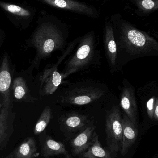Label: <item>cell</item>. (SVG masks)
Here are the masks:
<instances>
[{
  "instance_id": "6da1fadb",
  "label": "cell",
  "mask_w": 158,
  "mask_h": 158,
  "mask_svg": "<svg viewBox=\"0 0 158 158\" xmlns=\"http://www.w3.org/2000/svg\"><path fill=\"white\" fill-rule=\"evenodd\" d=\"M120 47L132 56L143 55L157 52L158 43L153 37L127 23L121 29Z\"/></svg>"
},
{
  "instance_id": "7a4b0ae2",
  "label": "cell",
  "mask_w": 158,
  "mask_h": 158,
  "mask_svg": "<svg viewBox=\"0 0 158 158\" xmlns=\"http://www.w3.org/2000/svg\"><path fill=\"white\" fill-rule=\"evenodd\" d=\"M95 53L94 35L90 32L81 39L75 53L67 62L65 70L61 73L63 80L88 68L93 61Z\"/></svg>"
},
{
  "instance_id": "3957f363",
  "label": "cell",
  "mask_w": 158,
  "mask_h": 158,
  "mask_svg": "<svg viewBox=\"0 0 158 158\" xmlns=\"http://www.w3.org/2000/svg\"><path fill=\"white\" fill-rule=\"evenodd\" d=\"M38 57L44 58L62 48L64 40L61 32L53 25L45 24L34 33L32 40Z\"/></svg>"
},
{
  "instance_id": "277c9868",
  "label": "cell",
  "mask_w": 158,
  "mask_h": 158,
  "mask_svg": "<svg viewBox=\"0 0 158 158\" xmlns=\"http://www.w3.org/2000/svg\"><path fill=\"white\" fill-rule=\"evenodd\" d=\"M122 117L119 107L114 106L106 115V142L110 151L116 154L120 150L122 138Z\"/></svg>"
},
{
  "instance_id": "5b68a950",
  "label": "cell",
  "mask_w": 158,
  "mask_h": 158,
  "mask_svg": "<svg viewBox=\"0 0 158 158\" xmlns=\"http://www.w3.org/2000/svg\"><path fill=\"white\" fill-rule=\"evenodd\" d=\"M105 94L104 90L94 86H80L67 90L60 98L62 104L83 106L93 103Z\"/></svg>"
},
{
  "instance_id": "8992f818",
  "label": "cell",
  "mask_w": 158,
  "mask_h": 158,
  "mask_svg": "<svg viewBox=\"0 0 158 158\" xmlns=\"http://www.w3.org/2000/svg\"><path fill=\"white\" fill-rule=\"evenodd\" d=\"M120 105L125 115L137 125V101L134 89L129 83L124 82L120 97Z\"/></svg>"
},
{
  "instance_id": "52a82bcc",
  "label": "cell",
  "mask_w": 158,
  "mask_h": 158,
  "mask_svg": "<svg viewBox=\"0 0 158 158\" xmlns=\"http://www.w3.org/2000/svg\"><path fill=\"white\" fill-rule=\"evenodd\" d=\"M122 123V138L121 154L124 156L133 145L138 136L137 125L135 124L125 114H123Z\"/></svg>"
},
{
  "instance_id": "ba28073f",
  "label": "cell",
  "mask_w": 158,
  "mask_h": 158,
  "mask_svg": "<svg viewBox=\"0 0 158 158\" xmlns=\"http://www.w3.org/2000/svg\"><path fill=\"white\" fill-rule=\"evenodd\" d=\"M46 69L41 77V89L44 95L52 94L59 86L63 80L62 75L58 70L57 65Z\"/></svg>"
},
{
  "instance_id": "9c48e42d",
  "label": "cell",
  "mask_w": 158,
  "mask_h": 158,
  "mask_svg": "<svg viewBox=\"0 0 158 158\" xmlns=\"http://www.w3.org/2000/svg\"><path fill=\"white\" fill-rule=\"evenodd\" d=\"M104 48L111 70L117 69V49L113 28L110 23L106 24L104 34Z\"/></svg>"
},
{
  "instance_id": "30bf717a",
  "label": "cell",
  "mask_w": 158,
  "mask_h": 158,
  "mask_svg": "<svg viewBox=\"0 0 158 158\" xmlns=\"http://www.w3.org/2000/svg\"><path fill=\"white\" fill-rule=\"evenodd\" d=\"M11 83L8 58L5 55L0 67V93L2 94L4 107L8 109L10 105V87Z\"/></svg>"
},
{
  "instance_id": "8fae6325",
  "label": "cell",
  "mask_w": 158,
  "mask_h": 158,
  "mask_svg": "<svg viewBox=\"0 0 158 158\" xmlns=\"http://www.w3.org/2000/svg\"><path fill=\"white\" fill-rule=\"evenodd\" d=\"M43 2L54 7L70 10L89 16L94 15L92 6L84 3L74 0H42Z\"/></svg>"
},
{
  "instance_id": "7c38bea8",
  "label": "cell",
  "mask_w": 158,
  "mask_h": 158,
  "mask_svg": "<svg viewBox=\"0 0 158 158\" xmlns=\"http://www.w3.org/2000/svg\"><path fill=\"white\" fill-rule=\"evenodd\" d=\"M95 126H86L71 142L72 154L78 156L85 152L92 143L93 134L95 131Z\"/></svg>"
},
{
  "instance_id": "4fadbf2b",
  "label": "cell",
  "mask_w": 158,
  "mask_h": 158,
  "mask_svg": "<svg viewBox=\"0 0 158 158\" xmlns=\"http://www.w3.org/2000/svg\"><path fill=\"white\" fill-rule=\"evenodd\" d=\"M89 121V116L75 112L66 114L61 119L63 127L69 131H75L85 128Z\"/></svg>"
},
{
  "instance_id": "5bb4252c",
  "label": "cell",
  "mask_w": 158,
  "mask_h": 158,
  "mask_svg": "<svg viewBox=\"0 0 158 158\" xmlns=\"http://www.w3.org/2000/svg\"><path fill=\"white\" fill-rule=\"evenodd\" d=\"M43 156L48 158L55 156L63 155L67 158H70L65 145L50 137L46 138L42 147Z\"/></svg>"
},
{
  "instance_id": "9a60e30c",
  "label": "cell",
  "mask_w": 158,
  "mask_h": 158,
  "mask_svg": "<svg viewBox=\"0 0 158 158\" xmlns=\"http://www.w3.org/2000/svg\"><path fill=\"white\" fill-rule=\"evenodd\" d=\"M14 151L16 158H36L40 156L36 141L32 137L26 138Z\"/></svg>"
},
{
  "instance_id": "2e32d148",
  "label": "cell",
  "mask_w": 158,
  "mask_h": 158,
  "mask_svg": "<svg viewBox=\"0 0 158 158\" xmlns=\"http://www.w3.org/2000/svg\"><path fill=\"white\" fill-rule=\"evenodd\" d=\"M83 158H112L110 153L101 146L99 137L96 132L93 134L92 143L83 152Z\"/></svg>"
},
{
  "instance_id": "e0dca14e",
  "label": "cell",
  "mask_w": 158,
  "mask_h": 158,
  "mask_svg": "<svg viewBox=\"0 0 158 158\" xmlns=\"http://www.w3.org/2000/svg\"><path fill=\"white\" fill-rule=\"evenodd\" d=\"M8 117V109L3 107L0 112V148L5 147L7 145L12 135Z\"/></svg>"
},
{
  "instance_id": "ac0fdd59",
  "label": "cell",
  "mask_w": 158,
  "mask_h": 158,
  "mask_svg": "<svg viewBox=\"0 0 158 158\" xmlns=\"http://www.w3.org/2000/svg\"><path fill=\"white\" fill-rule=\"evenodd\" d=\"M51 109L49 106L45 107L35 124L33 131L34 134L38 135L45 130L51 120Z\"/></svg>"
},
{
  "instance_id": "d6986e66",
  "label": "cell",
  "mask_w": 158,
  "mask_h": 158,
  "mask_svg": "<svg viewBox=\"0 0 158 158\" xmlns=\"http://www.w3.org/2000/svg\"><path fill=\"white\" fill-rule=\"evenodd\" d=\"M13 90L14 97L18 100L23 99L27 95L28 92V87L23 78L18 77L14 80Z\"/></svg>"
},
{
  "instance_id": "ffe728a7",
  "label": "cell",
  "mask_w": 158,
  "mask_h": 158,
  "mask_svg": "<svg viewBox=\"0 0 158 158\" xmlns=\"http://www.w3.org/2000/svg\"><path fill=\"white\" fill-rule=\"evenodd\" d=\"M0 6L6 12L21 17H28L31 13L28 10L16 5L0 2Z\"/></svg>"
},
{
  "instance_id": "44dd1931",
  "label": "cell",
  "mask_w": 158,
  "mask_h": 158,
  "mask_svg": "<svg viewBox=\"0 0 158 158\" xmlns=\"http://www.w3.org/2000/svg\"><path fill=\"white\" fill-rule=\"evenodd\" d=\"M136 6L144 13H151L157 10L158 0H134Z\"/></svg>"
},
{
  "instance_id": "7402d4cb",
  "label": "cell",
  "mask_w": 158,
  "mask_h": 158,
  "mask_svg": "<svg viewBox=\"0 0 158 158\" xmlns=\"http://www.w3.org/2000/svg\"><path fill=\"white\" fill-rule=\"evenodd\" d=\"M4 158H16L14 150L12 151L10 154H9L8 156H7L6 157Z\"/></svg>"
},
{
  "instance_id": "603a6c76",
  "label": "cell",
  "mask_w": 158,
  "mask_h": 158,
  "mask_svg": "<svg viewBox=\"0 0 158 158\" xmlns=\"http://www.w3.org/2000/svg\"><path fill=\"white\" fill-rule=\"evenodd\" d=\"M2 107V104H1V103H0V108H1Z\"/></svg>"
}]
</instances>
